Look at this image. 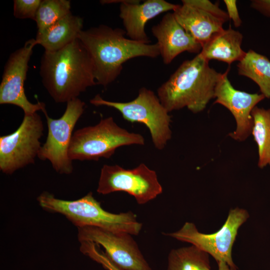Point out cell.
<instances>
[{
	"mask_svg": "<svg viewBox=\"0 0 270 270\" xmlns=\"http://www.w3.org/2000/svg\"><path fill=\"white\" fill-rule=\"evenodd\" d=\"M229 70L230 68L223 73L216 88L214 104L223 106L233 115L236 128L228 136L234 140L242 142L252 134V110L265 97L261 94H251L234 88L228 78Z\"/></svg>",
	"mask_w": 270,
	"mask_h": 270,
	"instance_id": "5bb4252c",
	"label": "cell"
},
{
	"mask_svg": "<svg viewBox=\"0 0 270 270\" xmlns=\"http://www.w3.org/2000/svg\"><path fill=\"white\" fill-rule=\"evenodd\" d=\"M224 2L227 10V14L229 19L232 20L235 27H240L242 23V21L238 12L236 0H224Z\"/></svg>",
	"mask_w": 270,
	"mask_h": 270,
	"instance_id": "d4e9b609",
	"label": "cell"
},
{
	"mask_svg": "<svg viewBox=\"0 0 270 270\" xmlns=\"http://www.w3.org/2000/svg\"><path fill=\"white\" fill-rule=\"evenodd\" d=\"M70 1L42 0L38 9L34 20L38 32H41L64 16L71 13Z\"/></svg>",
	"mask_w": 270,
	"mask_h": 270,
	"instance_id": "7402d4cb",
	"label": "cell"
},
{
	"mask_svg": "<svg viewBox=\"0 0 270 270\" xmlns=\"http://www.w3.org/2000/svg\"><path fill=\"white\" fill-rule=\"evenodd\" d=\"M80 250L82 253L101 264L107 270H120L97 244L92 242H80Z\"/></svg>",
	"mask_w": 270,
	"mask_h": 270,
	"instance_id": "603a6c76",
	"label": "cell"
},
{
	"mask_svg": "<svg viewBox=\"0 0 270 270\" xmlns=\"http://www.w3.org/2000/svg\"><path fill=\"white\" fill-rule=\"evenodd\" d=\"M84 106V102L77 98L66 103V110L59 118L50 117L46 110L44 112L48 133L38 157L42 160H49L54 170L60 174H70L73 171L68 148L74 128L82 114Z\"/></svg>",
	"mask_w": 270,
	"mask_h": 270,
	"instance_id": "9c48e42d",
	"label": "cell"
},
{
	"mask_svg": "<svg viewBox=\"0 0 270 270\" xmlns=\"http://www.w3.org/2000/svg\"><path fill=\"white\" fill-rule=\"evenodd\" d=\"M248 216L246 210L236 208L230 211L226 222L216 232H200L194 224L186 222L180 230L163 234L192 244L211 255L218 263L224 262L232 270H237L232 258V246L240 227Z\"/></svg>",
	"mask_w": 270,
	"mask_h": 270,
	"instance_id": "52a82bcc",
	"label": "cell"
},
{
	"mask_svg": "<svg viewBox=\"0 0 270 270\" xmlns=\"http://www.w3.org/2000/svg\"><path fill=\"white\" fill-rule=\"evenodd\" d=\"M222 76L199 53L179 66L158 88L157 96L168 112L186 108L199 113L214 98L216 88Z\"/></svg>",
	"mask_w": 270,
	"mask_h": 270,
	"instance_id": "3957f363",
	"label": "cell"
},
{
	"mask_svg": "<svg viewBox=\"0 0 270 270\" xmlns=\"http://www.w3.org/2000/svg\"><path fill=\"white\" fill-rule=\"evenodd\" d=\"M144 144L142 134L120 127L110 116L94 126L76 130L72 137L68 156L72 161H98L102 158H110L120 147Z\"/></svg>",
	"mask_w": 270,
	"mask_h": 270,
	"instance_id": "5b68a950",
	"label": "cell"
},
{
	"mask_svg": "<svg viewBox=\"0 0 270 270\" xmlns=\"http://www.w3.org/2000/svg\"><path fill=\"white\" fill-rule=\"evenodd\" d=\"M40 206L47 212L65 216L77 228L92 226L113 232L137 236L142 228L136 215L131 211L114 214L104 210L92 192L74 200L58 198L48 192L37 198Z\"/></svg>",
	"mask_w": 270,
	"mask_h": 270,
	"instance_id": "277c9868",
	"label": "cell"
},
{
	"mask_svg": "<svg viewBox=\"0 0 270 270\" xmlns=\"http://www.w3.org/2000/svg\"><path fill=\"white\" fill-rule=\"evenodd\" d=\"M157 40L160 56L168 64L181 53L188 52L199 54L202 45L178 22L172 12H168L152 28Z\"/></svg>",
	"mask_w": 270,
	"mask_h": 270,
	"instance_id": "2e32d148",
	"label": "cell"
},
{
	"mask_svg": "<svg viewBox=\"0 0 270 270\" xmlns=\"http://www.w3.org/2000/svg\"><path fill=\"white\" fill-rule=\"evenodd\" d=\"M36 44V40L31 38L26 42L22 48L10 54L5 64L0 84V104L18 106L26 115L39 110L43 112L46 111L44 103L32 104L28 100L24 87L28 62Z\"/></svg>",
	"mask_w": 270,
	"mask_h": 270,
	"instance_id": "7c38bea8",
	"label": "cell"
},
{
	"mask_svg": "<svg viewBox=\"0 0 270 270\" xmlns=\"http://www.w3.org/2000/svg\"><path fill=\"white\" fill-rule=\"evenodd\" d=\"M41 0H14V16L20 19L34 20Z\"/></svg>",
	"mask_w": 270,
	"mask_h": 270,
	"instance_id": "cb8c5ba5",
	"label": "cell"
},
{
	"mask_svg": "<svg viewBox=\"0 0 270 270\" xmlns=\"http://www.w3.org/2000/svg\"><path fill=\"white\" fill-rule=\"evenodd\" d=\"M243 36L230 26L214 34L202 46L200 52L206 60H216L229 65L240 62L246 52L242 48Z\"/></svg>",
	"mask_w": 270,
	"mask_h": 270,
	"instance_id": "e0dca14e",
	"label": "cell"
},
{
	"mask_svg": "<svg viewBox=\"0 0 270 270\" xmlns=\"http://www.w3.org/2000/svg\"><path fill=\"white\" fill-rule=\"evenodd\" d=\"M250 6L270 19V0H252Z\"/></svg>",
	"mask_w": 270,
	"mask_h": 270,
	"instance_id": "484cf974",
	"label": "cell"
},
{
	"mask_svg": "<svg viewBox=\"0 0 270 270\" xmlns=\"http://www.w3.org/2000/svg\"><path fill=\"white\" fill-rule=\"evenodd\" d=\"M102 4L120 2V17L126 36L138 42L149 44L150 40L145 31L147 22L162 13L174 10L178 4L164 0H101Z\"/></svg>",
	"mask_w": 270,
	"mask_h": 270,
	"instance_id": "9a60e30c",
	"label": "cell"
},
{
	"mask_svg": "<svg viewBox=\"0 0 270 270\" xmlns=\"http://www.w3.org/2000/svg\"><path fill=\"white\" fill-rule=\"evenodd\" d=\"M40 74L56 103H67L96 84L92 58L78 38L58 50H44Z\"/></svg>",
	"mask_w": 270,
	"mask_h": 270,
	"instance_id": "7a4b0ae2",
	"label": "cell"
},
{
	"mask_svg": "<svg viewBox=\"0 0 270 270\" xmlns=\"http://www.w3.org/2000/svg\"><path fill=\"white\" fill-rule=\"evenodd\" d=\"M252 134L258 148V166L264 168L270 166V109L256 106L252 110Z\"/></svg>",
	"mask_w": 270,
	"mask_h": 270,
	"instance_id": "44dd1931",
	"label": "cell"
},
{
	"mask_svg": "<svg viewBox=\"0 0 270 270\" xmlns=\"http://www.w3.org/2000/svg\"><path fill=\"white\" fill-rule=\"evenodd\" d=\"M96 191L102 194L124 192L143 204L162 192L156 172L141 163L132 169L117 165L104 164L101 168Z\"/></svg>",
	"mask_w": 270,
	"mask_h": 270,
	"instance_id": "30bf717a",
	"label": "cell"
},
{
	"mask_svg": "<svg viewBox=\"0 0 270 270\" xmlns=\"http://www.w3.org/2000/svg\"><path fill=\"white\" fill-rule=\"evenodd\" d=\"M44 126L37 112L24 115L14 132L0 137V170L6 174L34 164L42 146Z\"/></svg>",
	"mask_w": 270,
	"mask_h": 270,
	"instance_id": "ba28073f",
	"label": "cell"
},
{
	"mask_svg": "<svg viewBox=\"0 0 270 270\" xmlns=\"http://www.w3.org/2000/svg\"><path fill=\"white\" fill-rule=\"evenodd\" d=\"M238 74L247 77L258 86L260 94L270 98V60L252 50L237 64Z\"/></svg>",
	"mask_w": 270,
	"mask_h": 270,
	"instance_id": "d6986e66",
	"label": "cell"
},
{
	"mask_svg": "<svg viewBox=\"0 0 270 270\" xmlns=\"http://www.w3.org/2000/svg\"><path fill=\"white\" fill-rule=\"evenodd\" d=\"M173 14L178 22L202 46L224 29L229 18L218 3L209 0H182Z\"/></svg>",
	"mask_w": 270,
	"mask_h": 270,
	"instance_id": "4fadbf2b",
	"label": "cell"
},
{
	"mask_svg": "<svg viewBox=\"0 0 270 270\" xmlns=\"http://www.w3.org/2000/svg\"><path fill=\"white\" fill-rule=\"evenodd\" d=\"M166 270H212L209 254L194 245L173 249Z\"/></svg>",
	"mask_w": 270,
	"mask_h": 270,
	"instance_id": "ffe728a7",
	"label": "cell"
},
{
	"mask_svg": "<svg viewBox=\"0 0 270 270\" xmlns=\"http://www.w3.org/2000/svg\"><path fill=\"white\" fill-rule=\"evenodd\" d=\"M126 34L124 30L103 24L79 33L78 38L92 58L96 84L106 87L112 83L120 74L123 64L130 59L160 56L156 43L138 42Z\"/></svg>",
	"mask_w": 270,
	"mask_h": 270,
	"instance_id": "6da1fadb",
	"label": "cell"
},
{
	"mask_svg": "<svg viewBox=\"0 0 270 270\" xmlns=\"http://www.w3.org/2000/svg\"><path fill=\"white\" fill-rule=\"evenodd\" d=\"M218 270H232L229 266L224 262H220L218 263Z\"/></svg>",
	"mask_w": 270,
	"mask_h": 270,
	"instance_id": "4316f807",
	"label": "cell"
},
{
	"mask_svg": "<svg viewBox=\"0 0 270 270\" xmlns=\"http://www.w3.org/2000/svg\"><path fill=\"white\" fill-rule=\"evenodd\" d=\"M83 18L72 12L64 16L41 32H37L36 44L46 51L60 50L78 38L82 30Z\"/></svg>",
	"mask_w": 270,
	"mask_h": 270,
	"instance_id": "ac0fdd59",
	"label": "cell"
},
{
	"mask_svg": "<svg viewBox=\"0 0 270 270\" xmlns=\"http://www.w3.org/2000/svg\"><path fill=\"white\" fill-rule=\"evenodd\" d=\"M95 106H107L118 110L130 122L144 124L149 130L154 147L164 149L172 138L171 116L158 96L146 88L140 89L137 97L128 102H112L98 94L90 100Z\"/></svg>",
	"mask_w": 270,
	"mask_h": 270,
	"instance_id": "8992f818",
	"label": "cell"
},
{
	"mask_svg": "<svg viewBox=\"0 0 270 270\" xmlns=\"http://www.w3.org/2000/svg\"><path fill=\"white\" fill-rule=\"evenodd\" d=\"M78 231L80 242L102 246L107 256L120 270H152L132 234L92 226L78 228Z\"/></svg>",
	"mask_w": 270,
	"mask_h": 270,
	"instance_id": "8fae6325",
	"label": "cell"
}]
</instances>
